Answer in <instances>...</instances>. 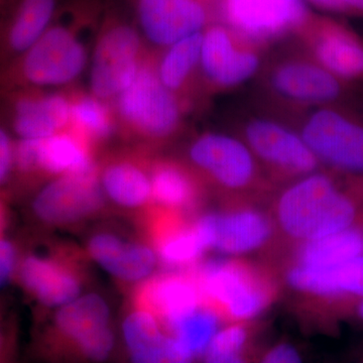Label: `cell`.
I'll use <instances>...</instances> for the list:
<instances>
[{
  "label": "cell",
  "mask_w": 363,
  "mask_h": 363,
  "mask_svg": "<svg viewBox=\"0 0 363 363\" xmlns=\"http://www.w3.org/2000/svg\"><path fill=\"white\" fill-rule=\"evenodd\" d=\"M230 131L247 143L272 185L292 183L321 166L296 128L269 112L240 117Z\"/></svg>",
  "instance_id": "cell-8"
},
{
  "label": "cell",
  "mask_w": 363,
  "mask_h": 363,
  "mask_svg": "<svg viewBox=\"0 0 363 363\" xmlns=\"http://www.w3.org/2000/svg\"><path fill=\"white\" fill-rule=\"evenodd\" d=\"M257 363H303V358L292 343L279 341L267 347Z\"/></svg>",
  "instance_id": "cell-35"
},
{
  "label": "cell",
  "mask_w": 363,
  "mask_h": 363,
  "mask_svg": "<svg viewBox=\"0 0 363 363\" xmlns=\"http://www.w3.org/2000/svg\"><path fill=\"white\" fill-rule=\"evenodd\" d=\"M123 336L130 363H195L192 354L147 309L124 319Z\"/></svg>",
  "instance_id": "cell-20"
},
{
  "label": "cell",
  "mask_w": 363,
  "mask_h": 363,
  "mask_svg": "<svg viewBox=\"0 0 363 363\" xmlns=\"http://www.w3.org/2000/svg\"><path fill=\"white\" fill-rule=\"evenodd\" d=\"M194 278L204 304L233 323L250 322L259 316L276 294L262 272L240 260H208Z\"/></svg>",
  "instance_id": "cell-9"
},
{
  "label": "cell",
  "mask_w": 363,
  "mask_h": 363,
  "mask_svg": "<svg viewBox=\"0 0 363 363\" xmlns=\"http://www.w3.org/2000/svg\"><path fill=\"white\" fill-rule=\"evenodd\" d=\"M350 304L351 307L353 308L352 311L354 316L357 317L359 321L363 322V298L351 301Z\"/></svg>",
  "instance_id": "cell-37"
},
{
  "label": "cell",
  "mask_w": 363,
  "mask_h": 363,
  "mask_svg": "<svg viewBox=\"0 0 363 363\" xmlns=\"http://www.w3.org/2000/svg\"><path fill=\"white\" fill-rule=\"evenodd\" d=\"M208 250L196 224L172 229L159 242V257L167 266L190 267Z\"/></svg>",
  "instance_id": "cell-32"
},
{
  "label": "cell",
  "mask_w": 363,
  "mask_h": 363,
  "mask_svg": "<svg viewBox=\"0 0 363 363\" xmlns=\"http://www.w3.org/2000/svg\"><path fill=\"white\" fill-rule=\"evenodd\" d=\"M203 32L156 51L160 80L190 114L199 111L208 101L201 74Z\"/></svg>",
  "instance_id": "cell-19"
},
{
  "label": "cell",
  "mask_w": 363,
  "mask_h": 363,
  "mask_svg": "<svg viewBox=\"0 0 363 363\" xmlns=\"http://www.w3.org/2000/svg\"><path fill=\"white\" fill-rule=\"evenodd\" d=\"M16 138L1 124L0 128V181L6 184L13 173Z\"/></svg>",
  "instance_id": "cell-33"
},
{
  "label": "cell",
  "mask_w": 363,
  "mask_h": 363,
  "mask_svg": "<svg viewBox=\"0 0 363 363\" xmlns=\"http://www.w3.org/2000/svg\"><path fill=\"white\" fill-rule=\"evenodd\" d=\"M2 124L20 140H40L66 130L71 104L66 88H18L1 92Z\"/></svg>",
  "instance_id": "cell-15"
},
{
  "label": "cell",
  "mask_w": 363,
  "mask_h": 363,
  "mask_svg": "<svg viewBox=\"0 0 363 363\" xmlns=\"http://www.w3.org/2000/svg\"><path fill=\"white\" fill-rule=\"evenodd\" d=\"M63 0H11L1 11V67L23 54L47 30Z\"/></svg>",
  "instance_id": "cell-21"
},
{
  "label": "cell",
  "mask_w": 363,
  "mask_h": 363,
  "mask_svg": "<svg viewBox=\"0 0 363 363\" xmlns=\"http://www.w3.org/2000/svg\"><path fill=\"white\" fill-rule=\"evenodd\" d=\"M116 116L117 140L157 154L185 135L191 116L180 100L160 80L156 51L150 50L138 75L111 102Z\"/></svg>",
  "instance_id": "cell-4"
},
{
  "label": "cell",
  "mask_w": 363,
  "mask_h": 363,
  "mask_svg": "<svg viewBox=\"0 0 363 363\" xmlns=\"http://www.w3.org/2000/svg\"><path fill=\"white\" fill-rule=\"evenodd\" d=\"M272 49L224 23L214 21L203 32L201 74L207 100L257 80Z\"/></svg>",
  "instance_id": "cell-11"
},
{
  "label": "cell",
  "mask_w": 363,
  "mask_h": 363,
  "mask_svg": "<svg viewBox=\"0 0 363 363\" xmlns=\"http://www.w3.org/2000/svg\"><path fill=\"white\" fill-rule=\"evenodd\" d=\"M106 0H63L47 30L23 54L1 67V92L63 89L89 68Z\"/></svg>",
  "instance_id": "cell-1"
},
{
  "label": "cell",
  "mask_w": 363,
  "mask_h": 363,
  "mask_svg": "<svg viewBox=\"0 0 363 363\" xmlns=\"http://www.w3.org/2000/svg\"><path fill=\"white\" fill-rule=\"evenodd\" d=\"M105 202L97 169L95 173L52 179L33 198L32 209L45 223L68 225L99 213Z\"/></svg>",
  "instance_id": "cell-16"
},
{
  "label": "cell",
  "mask_w": 363,
  "mask_h": 363,
  "mask_svg": "<svg viewBox=\"0 0 363 363\" xmlns=\"http://www.w3.org/2000/svg\"><path fill=\"white\" fill-rule=\"evenodd\" d=\"M288 281L295 290L318 296L363 298V255L326 269H312L296 264L288 274Z\"/></svg>",
  "instance_id": "cell-24"
},
{
  "label": "cell",
  "mask_w": 363,
  "mask_h": 363,
  "mask_svg": "<svg viewBox=\"0 0 363 363\" xmlns=\"http://www.w3.org/2000/svg\"><path fill=\"white\" fill-rule=\"evenodd\" d=\"M350 84H363V38L335 16L311 11L291 39Z\"/></svg>",
  "instance_id": "cell-13"
},
{
  "label": "cell",
  "mask_w": 363,
  "mask_h": 363,
  "mask_svg": "<svg viewBox=\"0 0 363 363\" xmlns=\"http://www.w3.org/2000/svg\"><path fill=\"white\" fill-rule=\"evenodd\" d=\"M186 162L205 185L238 199H250L272 188L255 155L233 131L205 130L191 136Z\"/></svg>",
  "instance_id": "cell-6"
},
{
  "label": "cell",
  "mask_w": 363,
  "mask_h": 363,
  "mask_svg": "<svg viewBox=\"0 0 363 363\" xmlns=\"http://www.w3.org/2000/svg\"><path fill=\"white\" fill-rule=\"evenodd\" d=\"M150 49L162 51L201 33L215 20L203 0H124Z\"/></svg>",
  "instance_id": "cell-14"
},
{
  "label": "cell",
  "mask_w": 363,
  "mask_h": 363,
  "mask_svg": "<svg viewBox=\"0 0 363 363\" xmlns=\"http://www.w3.org/2000/svg\"><path fill=\"white\" fill-rule=\"evenodd\" d=\"M279 118L296 128L320 164L363 175V113L358 106L327 105Z\"/></svg>",
  "instance_id": "cell-7"
},
{
  "label": "cell",
  "mask_w": 363,
  "mask_h": 363,
  "mask_svg": "<svg viewBox=\"0 0 363 363\" xmlns=\"http://www.w3.org/2000/svg\"><path fill=\"white\" fill-rule=\"evenodd\" d=\"M71 104L70 126L84 135L97 154L117 140L116 116L111 102L93 95L88 88L66 87Z\"/></svg>",
  "instance_id": "cell-28"
},
{
  "label": "cell",
  "mask_w": 363,
  "mask_h": 363,
  "mask_svg": "<svg viewBox=\"0 0 363 363\" xmlns=\"http://www.w3.org/2000/svg\"><path fill=\"white\" fill-rule=\"evenodd\" d=\"M11 0H0V11H4L6 9L7 4H9Z\"/></svg>",
  "instance_id": "cell-38"
},
{
  "label": "cell",
  "mask_w": 363,
  "mask_h": 363,
  "mask_svg": "<svg viewBox=\"0 0 363 363\" xmlns=\"http://www.w3.org/2000/svg\"><path fill=\"white\" fill-rule=\"evenodd\" d=\"M262 111L284 117L327 106L355 105L357 88L303 51L292 40L272 48L257 78Z\"/></svg>",
  "instance_id": "cell-3"
},
{
  "label": "cell",
  "mask_w": 363,
  "mask_h": 363,
  "mask_svg": "<svg viewBox=\"0 0 363 363\" xmlns=\"http://www.w3.org/2000/svg\"><path fill=\"white\" fill-rule=\"evenodd\" d=\"M267 348L259 330L250 322L230 323L219 329L201 357L203 363H257Z\"/></svg>",
  "instance_id": "cell-30"
},
{
  "label": "cell",
  "mask_w": 363,
  "mask_h": 363,
  "mask_svg": "<svg viewBox=\"0 0 363 363\" xmlns=\"http://www.w3.org/2000/svg\"><path fill=\"white\" fill-rule=\"evenodd\" d=\"M354 363H363V355L359 358V359L357 360V362H355Z\"/></svg>",
  "instance_id": "cell-40"
},
{
  "label": "cell",
  "mask_w": 363,
  "mask_h": 363,
  "mask_svg": "<svg viewBox=\"0 0 363 363\" xmlns=\"http://www.w3.org/2000/svg\"><path fill=\"white\" fill-rule=\"evenodd\" d=\"M91 257L116 278L140 281L149 277L157 264V255L142 243L124 241L111 233H99L88 243Z\"/></svg>",
  "instance_id": "cell-25"
},
{
  "label": "cell",
  "mask_w": 363,
  "mask_h": 363,
  "mask_svg": "<svg viewBox=\"0 0 363 363\" xmlns=\"http://www.w3.org/2000/svg\"><path fill=\"white\" fill-rule=\"evenodd\" d=\"M150 181L152 204L169 213L192 211L206 192L207 186L185 160L152 155Z\"/></svg>",
  "instance_id": "cell-22"
},
{
  "label": "cell",
  "mask_w": 363,
  "mask_h": 363,
  "mask_svg": "<svg viewBox=\"0 0 363 363\" xmlns=\"http://www.w3.org/2000/svg\"><path fill=\"white\" fill-rule=\"evenodd\" d=\"M203 1H206V2H208V4H211L212 6H214V4H215V1H216V0H203Z\"/></svg>",
  "instance_id": "cell-39"
},
{
  "label": "cell",
  "mask_w": 363,
  "mask_h": 363,
  "mask_svg": "<svg viewBox=\"0 0 363 363\" xmlns=\"http://www.w3.org/2000/svg\"><path fill=\"white\" fill-rule=\"evenodd\" d=\"M274 211L284 233L302 242L363 223V175L315 172L286 184Z\"/></svg>",
  "instance_id": "cell-2"
},
{
  "label": "cell",
  "mask_w": 363,
  "mask_h": 363,
  "mask_svg": "<svg viewBox=\"0 0 363 363\" xmlns=\"http://www.w3.org/2000/svg\"><path fill=\"white\" fill-rule=\"evenodd\" d=\"M208 250L243 255L259 250L271 238L272 221L248 203L231 209L202 215L195 222Z\"/></svg>",
  "instance_id": "cell-18"
},
{
  "label": "cell",
  "mask_w": 363,
  "mask_h": 363,
  "mask_svg": "<svg viewBox=\"0 0 363 363\" xmlns=\"http://www.w3.org/2000/svg\"><path fill=\"white\" fill-rule=\"evenodd\" d=\"M149 311L162 320L167 329L205 305L194 276L172 274L152 281L145 292Z\"/></svg>",
  "instance_id": "cell-26"
},
{
  "label": "cell",
  "mask_w": 363,
  "mask_h": 363,
  "mask_svg": "<svg viewBox=\"0 0 363 363\" xmlns=\"http://www.w3.org/2000/svg\"><path fill=\"white\" fill-rule=\"evenodd\" d=\"M47 341L50 352L58 358L106 362L116 345L108 305L96 294H88L62 306Z\"/></svg>",
  "instance_id": "cell-10"
},
{
  "label": "cell",
  "mask_w": 363,
  "mask_h": 363,
  "mask_svg": "<svg viewBox=\"0 0 363 363\" xmlns=\"http://www.w3.org/2000/svg\"><path fill=\"white\" fill-rule=\"evenodd\" d=\"M96 150L75 128L37 140L38 166L42 177L82 175L98 169Z\"/></svg>",
  "instance_id": "cell-23"
},
{
  "label": "cell",
  "mask_w": 363,
  "mask_h": 363,
  "mask_svg": "<svg viewBox=\"0 0 363 363\" xmlns=\"http://www.w3.org/2000/svg\"><path fill=\"white\" fill-rule=\"evenodd\" d=\"M316 9L331 16L363 18V0H319Z\"/></svg>",
  "instance_id": "cell-34"
},
{
  "label": "cell",
  "mask_w": 363,
  "mask_h": 363,
  "mask_svg": "<svg viewBox=\"0 0 363 363\" xmlns=\"http://www.w3.org/2000/svg\"><path fill=\"white\" fill-rule=\"evenodd\" d=\"M218 313L207 305L184 317L169 329V331L196 358H201L212 338L219 330Z\"/></svg>",
  "instance_id": "cell-31"
},
{
  "label": "cell",
  "mask_w": 363,
  "mask_h": 363,
  "mask_svg": "<svg viewBox=\"0 0 363 363\" xmlns=\"http://www.w3.org/2000/svg\"><path fill=\"white\" fill-rule=\"evenodd\" d=\"M363 255V224L318 240L305 241L297 252V264L312 269L338 266Z\"/></svg>",
  "instance_id": "cell-29"
},
{
  "label": "cell",
  "mask_w": 363,
  "mask_h": 363,
  "mask_svg": "<svg viewBox=\"0 0 363 363\" xmlns=\"http://www.w3.org/2000/svg\"><path fill=\"white\" fill-rule=\"evenodd\" d=\"M21 279L28 292L49 307H62L80 294V283L75 274L44 257H26L21 264Z\"/></svg>",
  "instance_id": "cell-27"
},
{
  "label": "cell",
  "mask_w": 363,
  "mask_h": 363,
  "mask_svg": "<svg viewBox=\"0 0 363 363\" xmlns=\"http://www.w3.org/2000/svg\"><path fill=\"white\" fill-rule=\"evenodd\" d=\"M16 262V250L11 241L2 240L0 242V281L1 286L6 285Z\"/></svg>",
  "instance_id": "cell-36"
},
{
  "label": "cell",
  "mask_w": 363,
  "mask_h": 363,
  "mask_svg": "<svg viewBox=\"0 0 363 363\" xmlns=\"http://www.w3.org/2000/svg\"><path fill=\"white\" fill-rule=\"evenodd\" d=\"M150 50L128 6L106 0L91 54L88 90L113 101L133 82Z\"/></svg>",
  "instance_id": "cell-5"
},
{
  "label": "cell",
  "mask_w": 363,
  "mask_h": 363,
  "mask_svg": "<svg viewBox=\"0 0 363 363\" xmlns=\"http://www.w3.org/2000/svg\"><path fill=\"white\" fill-rule=\"evenodd\" d=\"M145 150L123 145L105 152L98 164V179L105 197L128 209L152 204L150 160Z\"/></svg>",
  "instance_id": "cell-17"
},
{
  "label": "cell",
  "mask_w": 363,
  "mask_h": 363,
  "mask_svg": "<svg viewBox=\"0 0 363 363\" xmlns=\"http://www.w3.org/2000/svg\"><path fill=\"white\" fill-rule=\"evenodd\" d=\"M311 11L304 0H216L214 4L216 21L269 49L292 39Z\"/></svg>",
  "instance_id": "cell-12"
}]
</instances>
